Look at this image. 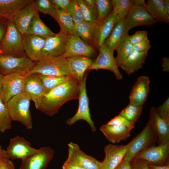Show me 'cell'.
Wrapping results in <instances>:
<instances>
[{
	"label": "cell",
	"mask_w": 169,
	"mask_h": 169,
	"mask_svg": "<svg viewBox=\"0 0 169 169\" xmlns=\"http://www.w3.org/2000/svg\"><path fill=\"white\" fill-rule=\"evenodd\" d=\"M33 0H0V17L13 18L16 13Z\"/></svg>",
	"instance_id": "29"
},
{
	"label": "cell",
	"mask_w": 169,
	"mask_h": 169,
	"mask_svg": "<svg viewBox=\"0 0 169 169\" xmlns=\"http://www.w3.org/2000/svg\"><path fill=\"white\" fill-rule=\"evenodd\" d=\"M6 151L10 159L22 160L35 154L38 149L32 147L29 141L23 137L17 135L10 140Z\"/></svg>",
	"instance_id": "13"
},
{
	"label": "cell",
	"mask_w": 169,
	"mask_h": 169,
	"mask_svg": "<svg viewBox=\"0 0 169 169\" xmlns=\"http://www.w3.org/2000/svg\"><path fill=\"white\" fill-rule=\"evenodd\" d=\"M148 32L146 30H138L133 34L129 35V39L133 45L139 43L148 37Z\"/></svg>",
	"instance_id": "44"
},
{
	"label": "cell",
	"mask_w": 169,
	"mask_h": 169,
	"mask_svg": "<svg viewBox=\"0 0 169 169\" xmlns=\"http://www.w3.org/2000/svg\"><path fill=\"white\" fill-rule=\"evenodd\" d=\"M31 99L23 91L11 99L6 104L12 121L18 122L28 130L33 124L30 109Z\"/></svg>",
	"instance_id": "2"
},
{
	"label": "cell",
	"mask_w": 169,
	"mask_h": 169,
	"mask_svg": "<svg viewBox=\"0 0 169 169\" xmlns=\"http://www.w3.org/2000/svg\"><path fill=\"white\" fill-rule=\"evenodd\" d=\"M23 49L27 56L34 62L45 58L43 53L45 39L27 34L23 35Z\"/></svg>",
	"instance_id": "17"
},
{
	"label": "cell",
	"mask_w": 169,
	"mask_h": 169,
	"mask_svg": "<svg viewBox=\"0 0 169 169\" xmlns=\"http://www.w3.org/2000/svg\"><path fill=\"white\" fill-rule=\"evenodd\" d=\"M142 108L143 106L129 103L122 110L119 115L124 117L135 126L141 115Z\"/></svg>",
	"instance_id": "33"
},
{
	"label": "cell",
	"mask_w": 169,
	"mask_h": 169,
	"mask_svg": "<svg viewBox=\"0 0 169 169\" xmlns=\"http://www.w3.org/2000/svg\"><path fill=\"white\" fill-rule=\"evenodd\" d=\"M94 26L85 22L79 24L75 23L77 35L86 44L92 47L91 38Z\"/></svg>",
	"instance_id": "36"
},
{
	"label": "cell",
	"mask_w": 169,
	"mask_h": 169,
	"mask_svg": "<svg viewBox=\"0 0 169 169\" xmlns=\"http://www.w3.org/2000/svg\"><path fill=\"white\" fill-rule=\"evenodd\" d=\"M65 11L71 16L75 24L85 22L77 0H71L69 5Z\"/></svg>",
	"instance_id": "40"
},
{
	"label": "cell",
	"mask_w": 169,
	"mask_h": 169,
	"mask_svg": "<svg viewBox=\"0 0 169 169\" xmlns=\"http://www.w3.org/2000/svg\"><path fill=\"white\" fill-rule=\"evenodd\" d=\"M158 137L148 121L141 131L128 143L129 146L124 159L130 161L139 153L155 145Z\"/></svg>",
	"instance_id": "5"
},
{
	"label": "cell",
	"mask_w": 169,
	"mask_h": 169,
	"mask_svg": "<svg viewBox=\"0 0 169 169\" xmlns=\"http://www.w3.org/2000/svg\"><path fill=\"white\" fill-rule=\"evenodd\" d=\"M144 0H132V6L124 18V23L128 31L141 25L151 26L157 22L153 19L145 8Z\"/></svg>",
	"instance_id": "7"
},
{
	"label": "cell",
	"mask_w": 169,
	"mask_h": 169,
	"mask_svg": "<svg viewBox=\"0 0 169 169\" xmlns=\"http://www.w3.org/2000/svg\"><path fill=\"white\" fill-rule=\"evenodd\" d=\"M81 83L69 75L63 83L34 102L36 109L49 116L57 114L65 103L78 99Z\"/></svg>",
	"instance_id": "1"
},
{
	"label": "cell",
	"mask_w": 169,
	"mask_h": 169,
	"mask_svg": "<svg viewBox=\"0 0 169 169\" xmlns=\"http://www.w3.org/2000/svg\"><path fill=\"white\" fill-rule=\"evenodd\" d=\"M35 63L26 55L17 57L0 54V73L4 75L12 74L26 75L31 70Z\"/></svg>",
	"instance_id": "6"
},
{
	"label": "cell",
	"mask_w": 169,
	"mask_h": 169,
	"mask_svg": "<svg viewBox=\"0 0 169 169\" xmlns=\"http://www.w3.org/2000/svg\"><path fill=\"white\" fill-rule=\"evenodd\" d=\"M12 121L6 105L0 98V132L12 129Z\"/></svg>",
	"instance_id": "38"
},
{
	"label": "cell",
	"mask_w": 169,
	"mask_h": 169,
	"mask_svg": "<svg viewBox=\"0 0 169 169\" xmlns=\"http://www.w3.org/2000/svg\"><path fill=\"white\" fill-rule=\"evenodd\" d=\"M100 130L107 140L113 143L125 140L130 136L131 130L124 125H110L106 124L101 125Z\"/></svg>",
	"instance_id": "25"
},
{
	"label": "cell",
	"mask_w": 169,
	"mask_h": 169,
	"mask_svg": "<svg viewBox=\"0 0 169 169\" xmlns=\"http://www.w3.org/2000/svg\"><path fill=\"white\" fill-rule=\"evenodd\" d=\"M169 143L150 146L140 152L133 159H142L148 164L159 166L169 164Z\"/></svg>",
	"instance_id": "11"
},
{
	"label": "cell",
	"mask_w": 169,
	"mask_h": 169,
	"mask_svg": "<svg viewBox=\"0 0 169 169\" xmlns=\"http://www.w3.org/2000/svg\"><path fill=\"white\" fill-rule=\"evenodd\" d=\"M84 1L89 6L92 8H96L95 0H84Z\"/></svg>",
	"instance_id": "55"
},
{
	"label": "cell",
	"mask_w": 169,
	"mask_h": 169,
	"mask_svg": "<svg viewBox=\"0 0 169 169\" xmlns=\"http://www.w3.org/2000/svg\"><path fill=\"white\" fill-rule=\"evenodd\" d=\"M147 55V53L133 51L120 67L131 74L142 67Z\"/></svg>",
	"instance_id": "28"
},
{
	"label": "cell",
	"mask_w": 169,
	"mask_h": 169,
	"mask_svg": "<svg viewBox=\"0 0 169 169\" xmlns=\"http://www.w3.org/2000/svg\"></svg>",
	"instance_id": "58"
},
{
	"label": "cell",
	"mask_w": 169,
	"mask_h": 169,
	"mask_svg": "<svg viewBox=\"0 0 169 169\" xmlns=\"http://www.w3.org/2000/svg\"><path fill=\"white\" fill-rule=\"evenodd\" d=\"M162 67L163 71L168 72L169 71V59L165 57L162 58Z\"/></svg>",
	"instance_id": "51"
},
{
	"label": "cell",
	"mask_w": 169,
	"mask_h": 169,
	"mask_svg": "<svg viewBox=\"0 0 169 169\" xmlns=\"http://www.w3.org/2000/svg\"><path fill=\"white\" fill-rule=\"evenodd\" d=\"M125 23L124 18L119 19L114 24L111 33L104 44L109 49L114 51L128 33Z\"/></svg>",
	"instance_id": "26"
},
{
	"label": "cell",
	"mask_w": 169,
	"mask_h": 169,
	"mask_svg": "<svg viewBox=\"0 0 169 169\" xmlns=\"http://www.w3.org/2000/svg\"><path fill=\"white\" fill-rule=\"evenodd\" d=\"M112 9L111 12L119 19L124 18L132 6L131 0H111Z\"/></svg>",
	"instance_id": "35"
},
{
	"label": "cell",
	"mask_w": 169,
	"mask_h": 169,
	"mask_svg": "<svg viewBox=\"0 0 169 169\" xmlns=\"http://www.w3.org/2000/svg\"><path fill=\"white\" fill-rule=\"evenodd\" d=\"M23 91L30 97L34 103L45 94L44 90L37 74L25 75Z\"/></svg>",
	"instance_id": "24"
},
{
	"label": "cell",
	"mask_w": 169,
	"mask_h": 169,
	"mask_svg": "<svg viewBox=\"0 0 169 169\" xmlns=\"http://www.w3.org/2000/svg\"><path fill=\"white\" fill-rule=\"evenodd\" d=\"M58 23L61 32L69 36L77 35L75 23L71 16L65 10L56 9L52 17Z\"/></svg>",
	"instance_id": "27"
},
{
	"label": "cell",
	"mask_w": 169,
	"mask_h": 169,
	"mask_svg": "<svg viewBox=\"0 0 169 169\" xmlns=\"http://www.w3.org/2000/svg\"><path fill=\"white\" fill-rule=\"evenodd\" d=\"M34 1L33 0L20 9L13 18L16 28L22 36L27 34L31 20L38 13Z\"/></svg>",
	"instance_id": "21"
},
{
	"label": "cell",
	"mask_w": 169,
	"mask_h": 169,
	"mask_svg": "<svg viewBox=\"0 0 169 169\" xmlns=\"http://www.w3.org/2000/svg\"><path fill=\"white\" fill-rule=\"evenodd\" d=\"M8 19L6 32L1 41L0 54L17 57L24 56L23 36L16 28L13 18Z\"/></svg>",
	"instance_id": "3"
},
{
	"label": "cell",
	"mask_w": 169,
	"mask_h": 169,
	"mask_svg": "<svg viewBox=\"0 0 169 169\" xmlns=\"http://www.w3.org/2000/svg\"><path fill=\"white\" fill-rule=\"evenodd\" d=\"M50 1L56 9L65 11L69 5L71 0H50Z\"/></svg>",
	"instance_id": "47"
},
{
	"label": "cell",
	"mask_w": 169,
	"mask_h": 169,
	"mask_svg": "<svg viewBox=\"0 0 169 169\" xmlns=\"http://www.w3.org/2000/svg\"><path fill=\"white\" fill-rule=\"evenodd\" d=\"M162 0L165 12L167 16L169 18V0Z\"/></svg>",
	"instance_id": "53"
},
{
	"label": "cell",
	"mask_w": 169,
	"mask_h": 169,
	"mask_svg": "<svg viewBox=\"0 0 169 169\" xmlns=\"http://www.w3.org/2000/svg\"><path fill=\"white\" fill-rule=\"evenodd\" d=\"M25 78V75L17 74L4 76L0 98L4 104L23 91Z\"/></svg>",
	"instance_id": "14"
},
{
	"label": "cell",
	"mask_w": 169,
	"mask_h": 169,
	"mask_svg": "<svg viewBox=\"0 0 169 169\" xmlns=\"http://www.w3.org/2000/svg\"><path fill=\"white\" fill-rule=\"evenodd\" d=\"M0 169H15V166L10 160L8 161Z\"/></svg>",
	"instance_id": "52"
},
{
	"label": "cell",
	"mask_w": 169,
	"mask_h": 169,
	"mask_svg": "<svg viewBox=\"0 0 169 169\" xmlns=\"http://www.w3.org/2000/svg\"><path fill=\"white\" fill-rule=\"evenodd\" d=\"M114 169H132L130 162L124 158Z\"/></svg>",
	"instance_id": "49"
},
{
	"label": "cell",
	"mask_w": 169,
	"mask_h": 169,
	"mask_svg": "<svg viewBox=\"0 0 169 169\" xmlns=\"http://www.w3.org/2000/svg\"><path fill=\"white\" fill-rule=\"evenodd\" d=\"M148 165L151 169H169V164L159 166H154L149 164H148Z\"/></svg>",
	"instance_id": "54"
},
{
	"label": "cell",
	"mask_w": 169,
	"mask_h": 169,
	"mask_svg": "<svg viewBox=\"0 0 169 169\" xmlns=\"http://www.w3.org/2000/svg\"><path fill=\"white\" fill-rule=\"evenodd\" d=\"M145 7L150 15L157 22L169 23V18L165 12L162 0H148Z\"/></svg>",
	"instance_id": "31"
},
{
	"label": "cell",
	"mask_w": 169,
	"mask_h": 169,
	"mask_svg": "<svg viewBox=\"0 0 169 169\" xmlns=\"http://www.w3.org/2000/svg\"><path fill=\"white\" fill-rule=\"evenodd\" d=\"M106 124L110 125H124L131 130L135 126L124 117L119 114L112 119Z\"/></svg>",
	"instance_id": "42"
},
{
	"label": "cell",
	"mask_w": 169,
	"mask_h": 169,
	"mask_svg": "<svg viewBox=\"0 0 169 169\" xmlns=\"http://www.w3.org/2000/svg\"><path fill=\"white\" fill-rule=\"evenodd\" d=\"M119 18L112 12L94 26L91 38L92 46L98 50L110 35Z\"/></svg>",
	"instance_id": "10"
},
{
	"label": "cell",
	"mask_w": 169,
	"mask_h": 169,
	"mask_svg": "<svg viewBox=\"0 0 169 169\" xmlns=\"http://www.w3.org/2000/svg\"><path fill=\"white\" fill-rule=\"evenodd\" d=\"M4 33V26L2 23H0V42L2 40Z\"/></svg>",
	"instance_id": "56"
},
{
	"label": "cell",
	"mask_w": 169,
	"mask_h": 169,
	"mask_svg": "<svg viewBox=\"0 0 169 169\" xmlns=\"http://www.w3.org/2000/svg\"><path fill=\"white\" fill-rule=\"evenodd\" d=\"M97 54L96 50L84 42L78 35L70 36L66 52L61 56L65 58L82 56L89 58L94 57Z\"/></svg>",
	"instance_id": "20"
},
{
	"label": "cell",
	"mask_w": 169,
	"mask_h": 169,
	"mask_svg": "<svg viewBox=\"0 0 169 169\" xmlns=\"http://www.w3.org/2000/svg\"><path fill=\"white\" fill-rule=\"evenodd\" d=\"M62 169H85L74 163L64 162L62 166Z\"/></svg>",
	"instance_id": "50"
},
{
	"label": "cell",
	"mask_w": 169,
	"mask_h": 169,
	"mask_svg": "<svg viewBox=\"0 0 169 169\" xmlns=\"http://www.w3.org/2000/svg\"><path fill=\"white\" fill-rule=\"evenodd\" d=\"M32 73L58 77L68 76L69 73L67 58L60 56L48 57L35 62L28 74Z\"/></svg>",
	"instance_id": "4"
},
{
	"label": "cell",
	"mask_w": 169,
	"mask_h": 169,
	"mask_svg": "<svg viewBox=\"0 0 169 169\" xmlns=\"http://www.w3.org/2000/svg\"><path fill=\"white\" fill-rule=\"evenodd\" d=\"M10 160L6 150L3 149L0 145V168Z\"/></svg>",
	"instance_id": "48"
},
{
	"label": "cell",
	"mask_w": 169,
	"mask_h": 169,
	"mask_svg": "<svg viewBox=\"0 0 169 169\" xmlns=\"http://www.w3.org/2000/svg\"><path fill=\"white\" fill-rule=\"evenodd\" d=\"M49 146L41 147L31 156L22 160L19 169H46L54 155Z\"/></svg>",
	"instance_id": "15"
},
{
	"label": "cell",
	"mask_w": 169,
	"mask_h": 169,
	"mask_svg": "<svg viewBox=\"0 0 169 169\" xmlns=\"http://www.w3.org/2000/svg\"><path fill=\"white\" fill-rule=\"evenodd\" d=\"M97 13V23L102 20L110 13L112 9L111 0H95Z\"/></svg>",
	"instance_id": "39"
},
{
	"label": "cell",
	"mask_w": 169,
	"mask_h": 169,
	"mask_svg": "<svg viewBox=\"0 0 169 169\" xmlns=\"http://www.w3.org/2000/svg\"><path fill=\"white\" fill-rule=\"evenodd\" d=\"M98 50V54L87 70H108L114 74L117 80L122 79L123 75L118 69L114 56V51L108 49L104 44Z\"/></svg>",
	"instance_id": "9"
},
{
	"label": "cell",
	"mask_w": 169,
	"mask_h": 169,
	"mask_svg": "<svg viewBox=\"0 0 169 169\" xmlns=\"http://www.w3.org/2000/svg\"><path fill=\"white\" fill-rule=\"evenodd\" d=\"M129 146L126 145L109 144L104 148L105 157L101 162L102 169H114L121 161L126 155Z\"/></svg>",
	"instance_id": "18"
},
{
	"label": "cell",
	"mask_w": 169,
	"mask_h": 169,
	"mask_svg": "<svg viewBox=\"0 0 169 169\" xmlns=\"http://www.w3.org/2000/svg\"><path fill=\"white\" fill-rule=\"evenodd\" d=\"M129 35L128 33L115 49L117 55L115 59L118 68L133 51V45L129 40Z\"/></svg>",
	"instance_id": "32"
},
{
	"label": "cell",
	"mask_w": 169,
	"mask_h": 169,
	"mask_svg": "<svg viewBox=\"0 0 169 169\" xmlns=\"http://www.w3.org/2000/svg\"><path fill=\"white\" fill-rule=\"evenodd\" d=\"M151 127L157 136L158 145L169 143V119L160 117L157 113L156 108L150 109L148 121Z\"/></svg>",
	"instance_id": "19"
},
{
	"label": "cell",
	"mask_w": 169,
	"mask_h": 169,
	"mask_svg": "<svg viewBox=\"0 0 169 169\" xmlns=\"http://www.w3.org/2000/svg\"><path fill=\"white\" fill-rule=\"evenodd\" d=\"M151 47L150 41L148 37L141 41L133 45V51L147 53Z\"/></svg>",
	"instance_id": "43"
},
{
	"label": "cell",
	"mask_w": 169,
	"mask_h": 169,
	"mask_svg": "<svg viewBox=\"0 0 169 169\" xmlns=\"http://www.w3.org/2000/svg\"><path fill=\"white\" fill-rule=\"evenodd\" d=\"M55 34L41 19L37 13L31 20L26 34L38 36L45 39Z\"/></svg>",
	"instance_id": "30"
},
{
	"label": "cell",
	"mask_w": 169,
	"mask_h": 169,
	"mask_svg": "<svg viewBox=\"0 0 169 169\" xmlns=\"http://www.w3.org/2000/svg\"><path fill=\"white\" fill-rule=\"evenodd\" d=\"M38 74L44 88L45 94L64 82L68 76L58 77Z\"/></svg>",
	"instance_id": "34"
},
{
	"label": "cell",
	"mask_w": 169,
	"mask_h": 169,
	"mask_svg": "<svg viewBox=\"0 0 169 169\" xmlns=\"http://www.w3.org/2000/svg\"><path fill=\"white\" fill-rule=\"evenodd\" d=\"M77 1L81 9L84 21L94 26L97 21L96 8H92L89 6L86 3L84 0Z\"/></svg>",
	"instance_id": "37"
},
{
	"label": "cell",
	"mask_w": 169,
	"mask_h": 169,
	"mask_svg": "<svg viewBox=\"0 0 169 169\" xmlns=\"http://www.w3.org/2000/svg\"><path fill=\"white\" fill-rule=\"evenodd\" d=\"M70 36L60 32L45 39L43 53L45 58L61 56L66 51Z\"/></svg>",
	"instance_id": "16"
},
{
	"label": "cell",
	"mask_w": 169,
	"mask_h": 169,
	"mask_svg": "<svg viewBox=\"0 0 169 169\" xmlns=\"http://www.w3.org/2000/svg\"><path fill=\"white\" fill-rule=\"evenodd\" d=\"M68 147V156L65 162L75 164L85 169H102L101 162L85 153L77 144L70 142Z\"/></svg>",
	"instance_id": "12"
},
{
	"label": "cell",
	"mask_w": 169,
	"mask_h": 169,
	"mask_svg": "<svg viewBox=\"0 0 169 169\" xmlns=\"http://www.w3.org/2000/svg\"><path fill=\"white\" fill-rule=\"evenodd\" d=\"M157 114L161 117L169 119V98H167L161 105L156 108Z\"/></svg>",
	"instance_id": "45"
},
{
	"label": "cell",
	"mask_w": 169,
	"mask_h": 169,
	"mask_svg": "<svg viewBox=\"0 0 169 169\" xmlns=\"http://www.w3.org/2000/svg\"><path fill=\"white\" fill-rule=\"evenodd\" d=\"M150 82L147 76H141L138 78L131 91L129 103L143 106L149 95Z\"/></svg>",
	"instance_id": "22"
},
{
	"label": "cell",
	"mask_w": 169,
	"mask_h": 169,
	"mask_svg": "<svg viewBox=\"0 0 169 169\" xmlns=\"http://www.w3.org/2000/svg\"><path fill=\"white\" fill-rule=\"evenodd\" d=\"M88 73L84 75L81 83L79 96V106L78 110L75 115L66 121V124L72 125L80 120L85 121L90 126L91 131L94 132L96 128L91 118L89 107V99L88 97L86 87V80Z\"/></svg>",
	"instance_id": "8"
},
{
	"label": "cell",
	"mask_w": 169,
	"mask_h": 169,
	"mask_svg": "<svg viewBox=\"0 0 169 169\" xmlns=\"http://www.w3.org/2000/svg\"><path fill=\"white\" fill-rule=\"evenodd\" d=\"M4 75L0 72V94L1 93L3 82Z\"/></svg>",
	"instance_id": "57"
},
{
	"label": "cell",
	"mask_w": 169,
	"mask_h": 169,
	"mask_svg": "<svg viewBox=\"0 0 169 169\" xmlns=\"http://www.w3.org/2000/svg\"><path fill=\"white\" fill-rule=\"evenodd\" d=\"M67 59L69 75L81 83L85 72L92 64L93 60L82 56L71 57Z\"/></svg>",
	"instance_id": "23"
},
{
	"label": "cell",
	"mask_w": 169,
	"mask_h": 169,
	"mask_svg": "<svg viewBox=\"0 0 169 169\" xmlns=\"http://www.w3.org/2000/svg\"><path fill=\"white\" fill-rule=\"evenodd\" d=\"M132 169H151L148 163L141 159H132L130 161Z\"/></svg>",
	"instance_id": "46"
},
{
	"label": "cell",
	"mask_w": 169,
	"mask_h": 169,
	"mask_svg": "<svg viewBox=\"0 0 169 169\" xmlns=\"http://www.w3.org/2000/svg\"><path fill=\"white\" fill-rule=\"evenodd\" d=\"M34 2L38 13H43L52 17L56 10L50 0H37Z\"/></svg>",
	"instance_id": "41"
}]
</instances>
